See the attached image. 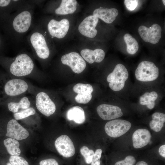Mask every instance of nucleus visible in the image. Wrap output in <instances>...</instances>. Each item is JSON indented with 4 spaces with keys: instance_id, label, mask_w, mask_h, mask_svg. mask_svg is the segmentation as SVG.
I'll return each instance as SVG.
<instances>
[{
    "instance_id": "obj_1",
    "label": "nucleus",
    "mask_w": 165,
    "mask_h": 165,
    "mask_svg": "<svg viewBox=\"0 0 165 165\" xmlns=\"http://www.w3.org/2000/svg\"><path fill=\"white\" fill-rule=\"evenodd\" d=\"M38 0H27L17 11L0 22V26L7 38L13 43H20L33 24L35 7Z\"/></svg>"
},
{
    "instance_id": "obj_2",
    "label": "nucleus",
    "mask_w": 165,
    "mask_h": 165,
    "mask_svg": "<svg viewBox=\"0 0 165 165\" xmlns=\"http://www.w3.org/2000/svg\"><path fill=\"white\" fill-rule=\"evenodd\" d=\"M0 65L9 75L19 78L28 76L36 70L32 57L25 52H21L13 57L0 56Z\"/></svg>"
},
{
    "instance_id": "obj_3",
    "label": "nucleus",
    "mask_w": 165,
    "mask_h": 165,
    "mask_svg": "<svg viewBox=\"0 0 165 165\" xmlns=\"http://www.w3.org/2000/svg\"><path fill=\"white\" fill-rule=\"evenodd\" d=\"M32 87L20 78L8 74L0 75V103H6L12 99L25 95L32 91Z\"/></svg>"
},
{
    "instance_id": "obj_4",
    "label": "nucleus",
    "mask_w": 165,
    "mask_h": 165,
    "mask_svg": "<svg viewBox=\"0 0 165 165\" xmlns=\"http://www.w3.org/2000/svg\"><path fill=\"white\" fill-rule=\"evenodd\" d=\"M27 39L35 57L41 62L48 59L51 47L46 31L38 23L33 24Z\"/></svg>"
},
{
    "instance_id": "obj_5",
    "label": "nucleus",
    "mask_w": 165,
    "mask_h": 165,
    "mask_svg": "<svg viewBox=\"0 0 165 165\" xmlns=\"http://www.w3.org/2000/svg\"><path fill=\"white\" fill-rule=\"evenodd\" d=\"M128 76L129 73L125 67L122 64H119L108 75L107 80L112 90L118 91L123 89Z\"/></svg>"
},
{
    "instance_id": "obj_6",
    "label": "nucleus",
    "mask_w": 165,
    "mask_h": 165,
    "mask_svg": "<svg viewBox=\"0 0 165 165\" xmlns=\"http://www.w3.org/2000/svg\"><path fill=\"white\" fill-rule=\"evenodd\" d=\"M159 74V69L153 63L145 61L139 64L135 71V75L138 81L149 82L156 80Z\"/></svg>"
},
{
    "instance_id": "obj_7",
    "label": "nucleus",
    "mask_w": 165,
    "mask_h": 165,
    "mask_svg": "<svg viewBox=\"0 0 165 165\" xmlns=\"http://www.w3.org/2000/svg\"><path fill=\"white\" fill-rule=\"evenodd\" d=\"M70 27V23L67 19L58 20L52 18L49 20L46 24L47 32L51 38L61 39L67 35Z\"/></svg>"
},
{
    "instance_id": "obj_8",
    "label": "nucleus",
    "mask_w": 165,
    "mask_h": 165,
    "mask_svg": "<svg viewBox=\"0 0 165 165\" xmlns=\"http://www.w3.org/2000/svg\"><path fill=\"white\" fill-rule=\"evenodd\" d=\"M35 100L37 109L44 115L48 117L55 112L56 105L46 92L38 91L35 95Z\"/></svg>"
},
{
    "instance_id": "obj_9",
    "label": "nucleus",
    "mask_w": 165,
    "mask_h": 165,
    "mask_svg": "<svg viewBox=\"0 0 165 165\" xmlns=\"http://www.w3.org/2000/svg\"><path fill=\"white\" fill-rule=\"evenodd\" d=\"M131 127V123L128 121L120 119H114L106 123L105 130L108 136L116 138L125 134Z\"/></svg>"
},
{
    "instance_id": "obj_10",
    "label": "nucleus",
    "mask_w": 165,
    "mask_h": 165,
    "mask_svg": "<svg viewBox=\"0 0 165 165\" xmlns=\"http://www.w3.org/2000/svg\"><path fill=\"white\" fill-rule=\"evenodd\" d=\"M62 63L67 65L75 73L82 72L86 66V63L82 57L78 53L72 52L63 55L61 58Z\"/></svg>"
},
{
    "instance_id": "obj_11",
    "label": "nucleus",
    "mask_w": 165,
    "mask_h": 165,
    "mask_svg": "<svg viewBox=\"0 0 165 165\" xmlns=\"http://www.w3.org/2000/svg\"><path fill=\"white\" fill-rule=\"evenodd\" d=\"M138 31L143 40L152 44L157 43L161 37L162 28L157 24H154L149 28L145 26H141Z\"/></svg>"
},
{
    "instance_id": "obj_12",
    "label": "nucleus",
    "mask_w": 165,
    "mask_h": 165,
    "mask_svg": "<svg viewBox=\"0 0 165 165\" xmlns=\"http://www.w3.org/2000/svg\"><path fill=\"white\" fill-rule=\"evenodd\" d=\"M54 145L58 153L64 158L71 157L75 153V148L73 143L67 135H62L57 138Z\"/></svg>"
},
{
    "instance_id": "obj_13",
    "label": "nucleus",
    "mask_w": 165,
    "mask_h": 165,
    "mask_svg": "<svg viewBox=\"0 0 165 165\" xmlns=\"http://www.w3.org/2000/svg\"><path fill=\"white\" fill-rule=\"evenodd\" d=\"M98 20V18L93 15L87 16L79 26V32L86 37L91 38H94L97 33L96 27Z\"/></svg>"
},
{
    "instance_id": "obj_14",
    "label": "nucleus",
    "mask_w": 165,
    "mask_h": 165,
    "mask_svg": "<svg viewBox=\"0 0 165 165\" xmlns=\"http://www.w3.org/2000/svg\"><path fill=\"white\" fill-rule=\"evenodd\" d=\"M6 131V136L17 141L26 139L29 135L27 130L15 119H11L8 122Z\"/></svg>"
},
{
    "instance_id": "obj_15",
    "label": "nucleus",
    "mask_w": 165,
    "mask_h": 165,
    "mask_svg": "<svg viewBox=\"0 0 165 165\" xmlns=\"http://www.w3.org/2000/svg\"><path fill=\"white\" fill-rule=\"evenodd\" d=\"M27 0H0V22L17 11Z\"/></svg>"
},
{
    "instance_id": "obj_16",
    "label": "nucleus",
    "mask_w": 165,
    "mask_h": 165,
    "mask_svg": "<svg viewBox=\"0 0 165 165\" xmlns=\"http://www.w3.org/2000/svg\"><path fill=\"white\" fill-rule=\"evenodd\" d=\"M97 111L99 116L104 120L114 119L122 116L123 113L118 106L103 104L98 106Z\"/></svg>"
},
{
    "instance_id": "obj_17",
    "label": "nucleus",
    "mask_w": 165,
    "mask_h": 165,
    "mask_svg": "<svg viewBox=\"0 0 165 165\" xmlns=\"http://www.w3.org/2000/svg\"><path fill=\"white\" fill-rule=\"evenodd\" d=\"M73 90L77 94L75 97V100L78 103H87L92 98V93L94 89L90 84L78 83L74 86Z\"/></svg>"
},
{
    "instance_id": "obj_18",
    "label": "nucleus",
    "mask_w": 165,
    "mask_h": 165,
    "mask_svg": "<svg viewBox=\"0 0 165 165\" xmlns=\"http://www.w3.org/2000/svg\"><path fill=\"white\" fill-rule=\"evenodd\" d=\"M151 134L149 131L145 129H139L135 130L132 136L133 146L135 148H142L150 141Z\"/></svg>"
},
{
    "instance_id": "obj_19",
    "label": "nucleus",
    "mask_w": 165,
    "mask_h": 165,
    "mask_svg": "<svg viewBox=\"0 0 165 165\" xmlns=\"http://www.w3.org/2000/svg\"><path fill=\"white\" fill-rule=\"evenodd\" d=\"M30 100L27 96L24 95L12 99L6 102L9 110L15 113L30 107L31 105Z\"/></svg>"
},
{
    "instance_id": "obj_20",
    "label": "nucleus",
    "mask_w": 165,
    "mask_h": 165,
    "mask_svg": "<svg viewBox=\"0 0 165 165\" xmlns=\"http://www.w3.org/2000/svg\"><path fill=\"white\" fill-rule=\"evenodd\" d=\"M118 13V10L116 8L100 7L94 10L93 15L106 23L110 24L116 19Z\"/></svg>"
},
{
    "instance_id": "obj_21",
    "label": "nucleus",
    "mask_w": 165,
    "mask_h": 165,
    "mask_svg": "<svg viewBox=\"0 0 165 165\" xmlns=\"http://www.w3.org/2000/svg\"><path fill=\"white\" fill-rule=\"evenodd\" d=\"M80 54L83 58L90 64L95 62L100 63L103 60L105 56L104 51L100 49L94 50L84 49L81 51Z\"/></svg>"
},
{
    "instance_id": "obj_22",
    "label": "nucleus",
    "mask_w": 165,
    "mask_h": 165,
    "mask_svg": "<svg viewBox=\"0 0 165 165\" xmlns=\"http://www.w3.org/2000/svg\"><path fill=\"white\" fill-rule=\"evenodd\" d=\"M77 8V1L75 0H62L60 5L55 8L54 13L58 15L72 14Z\"/></svg>"
},
{
    "instance_id": "obj_23",
    "label": "nucleus",
    "mask_w": 165,
    "mask_h": 165,
    "mask_svg": "<svg viewBox=\"0 0 165 165\" xmlns=\"http://www.w3.org/2000/svg\"><path fill=\"white\" fill-rule=\"evenodd\" d=\"M66 116L68 120H73L79 124L83 123L86 119L84 110L79 106H75L70 108L67 112Z\"/></svg>"
},
{
    "instance_id": "obj_24",
    "label": "nucleus",
    "mask_w": 165,
    "mask_h": 165,
    "mask_svg": "<svg viewBox=\"0 0 165 165\" xmlns=\"http://www.w3.org/2000/svg\"><path fill=\"white\" fill-rule=\"evenodd\" d=\"M158 97V94L156 91L146 92L140 96L139 102L141 105H146L148 108L152 109L154 107Z\"/></svg>"
},
{
    "instance_id": "obj_25",
    "label": "nucleus",
    "mask_w": 165,
    "mask_h": 165,
    "mask_svg": "<svg viewBox=\"0 0 165 165\" xmlns=\"http://www.w3.org/2000/svg\"><path fill=\"white\" fill-rule=\"evenodd\" d=\"M152 120L149 123L151 129L156 132L161 130L165 122V114L160 112H155L152 115Z\"/></svg>"
},
{
    "instance_id": "obj_26",
    "label": "nucleus",
    "mask_w": 165,
    "mask_h": 165,
    "mask_svg": "<svg viewBox=\"0 0 165 165\" xmlns=\"http://www.w3.org/2000/svg\"><path fill=\"white\" fill-rule=\"evenodd\" d=\"M3 143L9 154L14 156H19L20 155L21 150L19 148L20 143L17 140L9 138L4 140Z\"/></svg>"
},
{
    "instance_id": "obj_27",
    "label": "nucleus",
    "mask_w": 165,
    "mask_h": 165,
    "mask_svg": "<svg viewBox=\"0 0 165 165\" xmlns=\"http://www.w3.org/2000/svg\"><path fill=\"white\" fill-rule=\"evenodd\" d=\"M123 38L127 45V52L131 54H135L139 49L138 44L137 40L128 33L125 34Z\"/></svg>"
},
{
    "instance_id": "obj_28",
    "label": "nucleus",
    "mask_w": 165,
    "mask_h": 165,
    "mask_svg": "<svg viewBox=\"0 0 165 165\" xmlns=\"http://www.w3.org/2000/svg\"><path fill=\"white\" fill-rule=\"evenodd\" d=\"M35 113V109L33 107H30L27 109L14 113L13 116L16 120H21L34 115Z\"/></svg>"
},
{
    "instance_id": "obj_29",
    "label": "nucleus",
    "mask_w": 165,
    "mask_h": 165,
    "mask_svg": "<svg viewBox=\"0 0 165 165\" xmlns=\"http://www.w3.org/2000/svg\"><path fill=\"white\" fill-rule=\"evenodd\" d=\"M80 152L84 158L86 163L87 164H90L94 155V151L92 149H90L87 146H84L81 148Z\"/></svg>"
},
{
    "instance_id": "obj_30",
    "label": "nucleus",
    "mask_w": 165,
    "mask_h": 165,
    "mask_svg": "<svg viewBox=\"0 0 165 165\" xmlns=\"http://www.w3.org/2000/svg\"><path fill=\"white\" fill-rule=\"evenodd\" d=\"M12 165H29L28 162L23 157L18 156H11L9 159Z\"/></svg>"
},
{
    "instance_id": "obj_31",
    "label": "nucleus",
    "mask_w": 165,
    "mask_h": 165,
    "mask_svg": "<svg viewBox=\"0 0 165 165\" xmlns=\"http://www.w3.org/2000/svg\"><path fill=\"white\" fill-rule=\"evenodd\" d=\"M136 162L134 157L129 155L127 156L124 160L117 162L114 165H134Z\"/></svg>"
},
{
    "instance_id": "obj_32",
    "label": "nucleus",
    "mask_w": 165,
    "mask_h": 165,
    "mask_svg": "<svg viewBox=\"0 0 165 165\" xmlns=\"http://www.w3.org/2000/svg\"><path fill=\"white\" fill-rule=\"evenodd\" d=\"M102 150L100 148L97 149L95 152L92 159L91 165H101V158Z\"/></svg>"
},
{
    "instance_id": "obj_33",
    "label": "nucleus",
    "mask_w": 165,
    "mask_h": 165,
    "mask_svg": "<svg viewBox=\"0 0 165 165\" xmlns=\"http://www.w3.org/2000/svg\"><path fill=\"white\" fill-rule=\"evenodd\" d=\"M138 0H125L124 4L127 9L130 11L134 10L137 7L138 4Z\"/></svg>"
},
{
    "instance_id": "obj_34",
    "label": "nucleus",
    "mask_w": 165,
    "mask_h": 165,
    "mask_svg": "<svg viewBox=\"0 0 165 165\" xmlns=\"http://www.w3.org/2000/svg\"><path fill=\"white\" fill-rule=\"evenodd\" d=\"M39 165H59L58 162L53 158L47 159L41 161Z\"/></svg>"
},
{
    "instance_id": "obj_35",
    "label": "nucleus",
    "mask_w": 165,
    "mask_h": 165,
    "mask_svg": "<svg viewBox=\"0 0 165 165\" xmlns=\"http://www.w3.org/2000/svg\"><path fill=\"white\" fill-rule=\"evenodd\" d=\"M159 154L163 157H165V145H163L160 147L159 149Z\"/></svg>"
},
{
    "instance_id": "obj_36",
    "label": "nucleus",
    "mask_w": 165,
    "mask_h": 165,
    "mask_svg": "<svg viewBox=\"0 0 165 165\" xmlns=\"http://www.w3.org/2000/svg\"><path fill=\"white\" fill-rule=\"evenodd\" d=\"M4 42L3 38L0 34V50L4 47Z\"/></svg>"
},
{
    "instance_id": "obj_37",
    "label": "nucleus",
    "mask_w": 165,
    "mask_h": 165,
    "mask_svg": "<svg viewBox=\"0 0 165 165\" xmlns=\"http://www.w3.org/2000/svg\"><path fill=\"white\" fill-rule=\"evenodd\" d=\"M136 165H148V164L145 161H140L138 162Z\"/></svg>"
},
{
    "instance_id": "obj_38",
    "label": "nucleus",
    "mask_w": 165,
    "mask_h": 165,
    "mask_svg": "<svg viewBox=\"0 0 165 165\" xmlns=\"http://www.w3.org/2000/svg\"><path fill=\"white\" fill-rule=\"evenodd\" d=\"M162 2L163 3V4H164V5L165 6V1L164 0H163L162 1Z\"/></svg>"
},
{
    "instance_id": "obj_39",
    "label": "nucleus",
    "mask_w": 165,
    "mask_h": 165,
    "mask_svg": "<svg viewBox=\"0 0 165 165\" xmlns=\"http://www.w3.org/2000/svg\"><path fill=\"white\" fill-rule=\"evenodd\" d=\"M6 165H12L9 163H7L6 164Z\"/></svg>"
}]
</instances>
